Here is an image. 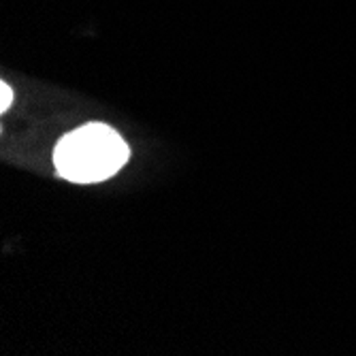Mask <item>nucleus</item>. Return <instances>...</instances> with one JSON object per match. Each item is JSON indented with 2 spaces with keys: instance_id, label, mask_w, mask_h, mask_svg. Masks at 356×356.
<instances>
[{
  "instance_id": "obj_2",
  "label": "nucleus",
  "mask_w": 356,
  "mask_h": 356,
  "mask_svg": "<svg viewBox=\"0 0 356 356\" xmlns=\"http://www.w3.org/2000/svg\"><path fill=\"white\" fill-rule=\"evenodd\" d=\"M13 103V90L3 81L0 83V111H7Z\"/></svg>"
},
{
  "instance_id": "obj_1",
  "label": "nucleus",
  "mask_w": 356,
  "mask_h": 356,
  "mask_svg": "<svg viewBox=\"0 0 356 356\" xmlns=\"http://www.w3.org/2000/svg\"><path fill=\"white\" fill-rule=\"evenodd\" d=\"M126 141L105 124H86L64 135L54 152L58 173L75 184H94L115 175L128 160Z\"/></svg>"
}]
</instances>
